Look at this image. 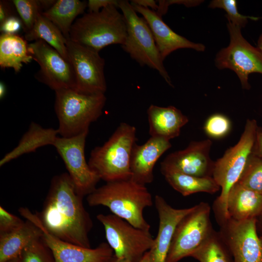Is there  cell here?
<instances>
[{
	"label": "cell",
	"mask_w": 262,
	"mask_h": 262,
	"mask_svg": "<svg viewBox=\"0 0 262 262\" xmlns=\"http://www.w3.org/2000/svg\"><path fill=\"white\" fill-rule=\"evenodd\" d=\"M83 198L68 174L63 173L52 178L42 210L36 213L51 234L66 242L90 248L89 234L93 223Z\"/></svg>",
	"instance_id": "cell-1"
},
{
	"label": "cell",
	"mask_w": 262,
	"mask_h": 262,
	"mask_svg": "<svg viewBox=\"0 0 262 262\" xmlns=\"http://www.w3.org/2000/svg\"><path fill=\"white\" fill-rule=\"evenodd\" d=\"M86 201L90 206H105L133 226L150 230L144 211L152 205L153 200L145 185L131 179L107 182L87 195Z\"/></svg>",
	"instance_id": "cell-2"
},
{
	"label": "cell",
	"mask_w": 262,
	"mask_h": 262,
	"mask_svg": "<svg viewBox=\"0 0 262 262\" xmlns=\"http://www.w3.org/2000/svg\"><path fill=\"white\" fill-rule=\"evenodd\" d=\"M258 127L256 120L247 119L237 143L214 162L212 177L221 189L214 204L218 222L229 218L227 209L228 195L232 187L238 181L252 153Z\"/></svg>",
	"instance_id": "cell-3"
},
{
	"label": "cell",
	"mask_w": 262,
	"mask_h": 262,
	"mask_svg": "<svg viewBox=\"0 0 262 262\" xmlns=\"http://www.w3.org/2000/svg\"><path fill=\"white\" fill-rule=\"evenodd\" d=\"M127 26L122 13L111 5L97 12H88L73 24L69 40L99 52L106 46L124 44Z\"/></svg>",
	"instance_id": "cell-4"
},
{
	"label": "cell",
	"mask_w": 262,
	"mask_h": 262,
	"mask_svg": "<svg viewBox=\"0 0 262 262\" xmlns=\"http://www.w3.org/2000/svg\"><path fill=\"white\" fill-rule=\"evenodd\" d=\"M134 126L121 123L102 146L91 152L88 164L100 180L106 182L130 179V159L136 143Z\"/></svg>",
	"instance_id": "cell-5"
},
{
	"label": "cell",
	"mask_w": 262,
	"mask_h": 262,
	"mask_svg": "<svg viewBox=\"0 0 262 262\" xmlns=\"http://www.w3.org/2000/svg\"><path fill=\"white\" fill-rule=\"evenodd\" d=\"M55 112L59 121V134L71 137L89 131L90 125L102 115L104 94L86 95L71 88L55 91Z\"/></svg>",
	"instance_id": "cell-6"
},
{
	"label": "cell",
	"mask_w": 262,
	"mask_h": 262,
	"mask_svg": "<svg viewBox=\"0 0 262 262\" xmlns=\"http://www.w3.org/2000/svg\"><path fill=\"white\" fill-rule=\"evenodd\" d=\"M118 8L124 16L127 26V36L122 45L123 49L141 66H147L157 70L172 86L152 32L146 20L137 15L128 0H119Z\"/></svg>",
	"instance_id": "cell-7"
},
{
	"label": "cell",
	"mask_w": 262,
	"mask_h": 262,
	"mask_svg": "<svg viewBox=\"0 0 262 262\" xmlns=\"http://www.w3.org/2000/svg\"><path fill=\"white\" fill-rule=\"evenodd\" d=\"M97 218L103 226L107 243L116 257L139 262L151 248L154 239L150 230L136 228L112 213H100Z\"/></svg>",
	"instance_id": "cell-8"
},
{
	"label": "cell",
	"mask_w": 262,
	"mask_h": 262,
	"mask_svg": "<svg viewBox=\"0 0 262 262\" xmlns=\"http://www.w3.org/2000/svg\"><path fill=\"white\" fill-rule=\"evenodd\" d=\"M211 208L205 202L194 206L175 229L165 262H178L191 256L211 235Z\"/></svg>",
	"instance_id": "cell-9"
},
{
	"label": "cell",
	"mask_w": 262,
	"mask_h": 262,
	"mask_svg": "<svg viewBox=\"0 0 262 262\" xmlns=\"http://www.w3.org/2000/svg\"><path fill=\"white\" fill-rule=\"evenodd\" d=\"M230 36L229 46L221 49L215 57V63L219 69L233 70L238 77L242 87L248 90L249 74H262V51L254 47L243 36L241 28L229 22L227 23Z\"/></svg>",
	"instance_id": "cell-10"
},
{
	"label": "cell",
	"mask_w": 262,
	"mask_h": 262,
	"mask_svg": "<svg viewBox=\"0 0 262 262\" xmlns=\"http://www.w3.org/2000/svg\"><path fill=\"white\" fill-rule=\"evenodd\" d=\"M66 46L75 76V90L86 95L104 94L107 89L104 72L105 60L99 52L69 39Z\"/></svg>",
	"instance_id": "cell-11"
},
{
	"label": "cell",
	"mask_w": 262,
	"mask_h": 262,
	"mask_svg": "<svg viewBox=\"0 0 262 262\" xmlns=\"http://www.w3.org/2000/svg\"><path fill=\"white\" fill-rule=\"evenodd\" d=\"M88 132L71 137L58 136L53 145L62 159L77 193L83 197L92 193L100 180L86 161L84 148Z\"/></svg>",
	"instance_id": "cell-12"
},
{
	"label": "cell",
	"mask_w": 262,
	"mask_h": 262,
	"mask_svg": "<svg viewBox=\"0 0 262 262\" xmlns=\"http://www.w3.org/2000/svg\"><path fill=\"white\" fill-rule=\"evenodd\" d=\"M28 48L33 59L40 67L34 75L37 80L55 91L63 89H75L73 68L55 49L42 40L29 44Z\"/></svg>",
	"instance_id": "cell-13"
},
{
	"label": "cell",
	"mask_w": 262,
	"mask_h": 262,
	"mask_svg": "<svg viewBox=\"0 0 262 262\" xmlns=\"http://www.w3.org/2000/svg\"><path fill=\"white\" fill-rule=\"evenodd\" d=\"M219 232L234 262H262V239L257 233V220L238 221L228 218L219 223Z\"/></svg>",
	"instance_id": "cell-14"
},
{
	"label": "cell",
	"mask_w": 262,
	"mask_h": 262,
	"mask_svg": "<svg viewBox=\"0 0 262 262\" xmlns=\"http://www.w3.org/2000/svg\"><path fill=\"white\" fill-rule=\"evenodd\" d=\"M20 214L36 225L54 256L55 262H108L114 252L107 243L95 248H87L63 241L49 233L42 225L37 213L25 207L18 209Z\"/></svg>",
	"instance_id": "cell-15"
},
{
	"label": "cell",
	"mask_w": 262,
	"mask_h": 262,
	"mask_svg": "<svg viewBox=\"0 0 262 262\" xmlns=\"http://www.w3.org/2000/svg\"><path fill=\"white\" fill-rule=\"evenodd\" d=\"M212 142L210 139L192 141L184 149L168 155L161 163L162 175L179 173L198 177H212L214 162L210 152Z\"/></svg>",
	"instance_id": "cell-16"
},
{
	"label": "cell",
	"mask_w": 262,
	"mask_h": 262,
	"mask_svg": "<svg viewBox=\"0 0 262 262\" xmlns=\"http://www.w3.org/2000/svg\"><path fill=\"white\" fill-rule=\"evenodd\" d=\"M154 204L158 214V233L149 250L150 262H165L173 236L179 222L194 208L176 209L162 196L157 195Z\"/></svg>",
	"instance_id": "cell-17"
},
{
	"label": "cell",
	"mask_w": 262,
	"mask_h": 262,
	"mask_svg": "<svg viewBox=\"0 0 262 262\" xmlns=\"http://www.w3.org/2000/svg\"><path fill=\"white\" fill-rule=\"evenodd\" d=\"M171 146L170 140L151 136L143 145H138L136 143L131 155V179L145 185L151 183L156 163Z\"/></svg>",
	"instance_id": "cell-18"
},
{
	"label": "cell",
	"mask_w": 262,
	"mask_h": 262,
	"mask_svg": "<svg viewBox=\"0 0 262 262\" xmlns=\"http://www.w3.org/2000/svg\"><path fill=\"white\" fill-rule=\"evenodd\" d=\"M131 5L148 23L164 61L173 51L180 49H191L198 51L205 50L203 44L193 42L174 32L156 11L136 5Z\"/></svg>",
	"instance_id": "cell-19"
},
{
	"label": "cell",
	"mask_w": 262,
	"mask_h": 262,
	"mask_svg": "<svg viewBox=\"0 0 262 262\" xmlns=\"http://www.w3.org/2000/svg\"><path fill=\"white\" fill-rule=\"evenodd\" d=\"M149 133L151 137L170 140L178 137L188 118L174 106L151 105L147 110Z\"/></svg>",
	"instance_id": "cell-20"
},
{
	"label": "cell",
	"mask_w": 262,
	"mask_h": 262,
	"mask_svg": "<svg viewBox=\"0 0 262 262\" xmlns=\"http://www.w3.org/2000/svg\"><path fill=\"white\" fill-rule=\"evenodd\" d=\"M227 209L229 218L232 220L257 219L262 213V195L237 182L229 192Z\"/></svg>",
	"instance_id": "cell-21"
},
{
	"label": "cell",
	"mask_w": 262,
	"mask_h": 262,
	"mask_svg": "<svg viewBox=\"0 0 262 262\" xmlns=\"http://www.w3.org/2000/svg\"><path fill=\"white\" fill-rule=\"evenodd\" d=\"M58 134V129L44 128L36 123H31L17 145L1 159L0 166L24 154L34 152L40 147L53 145Z\"/></svg>",
	"instance_id": "cell-22"
},
{
	"label": "cell",
	"mask_w": 262,
	"mask_h": 262,
	"mask_svg": "<svg viewBox=\"0 0 262 262\" xmlns=\"http://www.w3.org/2000/svg\"><path fill=\"white\" fill-rule=\"evenodd\" d=\"M42 236L40 229L28 220L14 230L0 233V262L17 257L31 242Z\"/></svg>",
	"instance_id": "cell-23"
},
{
	"label": "cell",
	"mask_w": 262,
	"mask_h": 262,
	"mask_svg": "<svg viewBox=\"0 0 262 262\" xmlns=\"http://www.w3.org/2000/svg\"><path fill=\"white\" fill-rule=\"evenodd\" d=\"M26 40L18 35L1 34L0 36V66L2 68H12L20 71L23 64L31 62Z\"/></svg>",
	"instance_id": "cell-24"
},
{
	"label": "cell",
	"mask_w": 262,
	"mask_h": 262,
	"mask_svg": "<svg viewBox=\"0 0 262 262\" xmlns=\"http://www.w3.org/2000/svg\"><path fill=\"white\" fill-rule=\"evenodd\" d=\"M87 2L79 0H57L42 14L61 31L66 39H69L71 27L76 17L84 13Z\"/></svg>",
	"instance_id": "cell-25"
},
{
	"label": "cell",
	"mask_w": 262,
	"mask_h": 262,
	"mask_svg": "<svg viewBox=\"0 0 262 262\" xmlns=\"http://www.w3.org/2000/svg\"><path fill=\"white\" fill-rule=\"evenodd\" d=\"M24 38L26 41H44L69 62L66 46L67 39L59 28L42 13L38 15L32 29L25 33Z\"/></svg>",
	"instance_id": "cell-26"
},
{
	"label": "cell",
	"mask_w": 262,
	"mask_h": 262,
	"mask_svg": "<svg viewBox=\"0 0 262 262\" xmlns=\"http://www.w3.org/2000/svg\"><path fill=\"white\" fill-rule=\"evenodd\" d=\"M163 175L168 184L183 196L199 192L214 194L220 189L212 177H198L175 172Z\"/></svg>",
	"instance_id": "cell-27"
},
{
	"label": "cell",
	"mask_w": 262,
	"mask_h": 262,
	"mask_svg": "<svg viewBox=\"0 0 262 262\" xmlns=\"http://www.w3.org/2000/svg\"><path fill=\"white\" fill-rule=\"evenodd\" d=\"M226 247L220 232L213 230L207 240L190 257L199 262H229Z\"/></svg>",
	"instance_id": "cell-28"
},
{
	"label": "cell",
	"mask_w": 262,
	"mask_h": 262,
	"mask_svg": "<svg viewBox=\"0 0 262 262\" xmlns=\"http://www.w3.org/2000/svg\"><path fill=\"white\" fill-rule=\"evenodd\" d=\"M237 183L262 195V158L252 153Z\"/></svg>",
	"instance_id": "cell-29"
},
{
	"label": "cell",
	"mask_w": 262,
	"mask_h": 262,
	"mask_svg": "<svg viewBox=\"0 0 262 262\" xmlns=\"http://www.w3.org/2000/svg\"><path fill=\"white\" fill-rule=\"evenodd\" d=\"M21 262H55L42 236L31 242L18 256Z\"/></svg>",
	"instance_id": "cell-30"
},
{
	"label": "cell",
	"mask_w": 262,
	"mask_h": 262,
	"mask_svg": "<svg viewBox=\"0 0 262 262\" xmlns=\"http://www.w3.org/2000/svg\"><path fill=\"white\" fill-rule=\"evenodd\" d=\"M13 3L23 25L25 33L34 25L38 15L43 12L38 0H13Z\"/></svg>",
	"instance_id": "cell-31"
},
{
	"label": "cell",
	"mask_w": 262,
	"mask_h": 262,
	"mask_svg": "<svg viewBox=\"0 0 262 262\" xmlns=\"http://www.w3.org/2000/svg\"><path fill=\"white\" fill-rule=\"evenodd\" d=\"M212 8H221L225 10L228 22L241 28L244 27L248 22V19L257 20L258 17L246 16L238 12L237 1L235 0H213L209 5Z\"/></svg>",
	"instance_id": "cell-32"
},
{
	"label": "cell",
	"mask_w": 262,
	"mask_h": 262,
	"mask_svg": "<svg viewBox=\"0 0 262 262\" xmlns=\"http://www.w3.org/2000/svg\"><path fill=\"white\" fill-rule=\"evenodd\" d=\"M206 134L213 139H221L227 136L230 132L231 123L225 115L215 114L210 116L204 125Z\"/></svg>",
	"instance_id": "cell-33"
},
{
	"label": "cell",
	"mask_w": 262,
	"mask_h": 262,
	"mask_svg": "<svg viewBox=\"0 0 262 262\" xmlns=\"http://www.w3.org/2000/svg\"><path fill=\"white\" fill-rule=\"evenodd\" d=\"M24 221L0 206V233L14 230L21 226Z\"/></svg>",
	"instance_id": "cell-34"
},
{
	"label": "cell",
	"mask_w": 262,
	"mask_h": 262,
	"mask_svg": "<svg viewBox=\"0 0 262 262\" xmlns=\"http://www.w3.org/2000/svg\"><path fill=\"white\" fill-rule=\"evenodd\" d=\"M21 29L23 30L22 22L16 16L9 17L0 25L1 34L17 35Z\"/></svg>",
	"instance_id": "cell-35"
},
{
	"label": "cell",
	"mask_w": 262,
	"mask_h": 262,
	"mask_svg": "<svg viewBox=\"0 0 262 262\" xmlns=\"http://www.w3.org/2000/svg\"><path fill=\"white\" fill-rule=\"evenodd\" d=\"M201 0H158V8L157 12L160 15H165L168 7L173 4H183L185 6L191 7L199 5L202 2Z\"/></svg>",
	"instance_id": "cell-36"
},
{
	"label": "cell",
	"mask_w": 262,
	"mask_h": 262,
	"mask_svg": "<svg viewBox=\"0 0 262 262\" xmlns=\"http://www.w3.org/2000/svg\"><path fill=\"white\" fill-rule=\"evenodd\" d=\"M119 0H89L87 2L88 12H97L109 5H113L118 8Z\"/></svg>",
	"instance_id": "cell-37"
},
{
	"label": "cell",
	"mask_w": 262,
	"mask_h": 262,
	"mask_svg": "<svg viewBox=\"0 0 262 262\" xmlns=\"http://www.w3.org/2000/svg\"><path fill=\"white\" fill-rule=\"evenodd\" d=\"M12 2L7 0H0V25L9 17L16 16Z\"/></svg>",
	"instance_id": "cell-38"
},
{
	"label": "cell",
	"mask_w": 262,
	"mask_h": 262,
	"mask_svg": "<svg viewBox=\"0 0 262 262\" xmlns=\"http://www.w3.org/2000/svg\"><path fill=\"white\" fill-rule=\"evenodd\" d=\"M252 153L262 158V128L258 126Z\"/></svg>",
	"instance_id": "cell-39"
},
{
	"label": "cell",
	"mask_w": 262,
	"mask_h": 262,
	"mask_svg": "<svg viewBox=\"0 0 262 262\" xmlns=\"http://www.w3.org/2000/svg\"><path fill=\"white\" fill-rule=\"evenodd\" d=\"M156 1L153 0H132L131 1V3L156 11L158 8Z\"/></svg>",
	"instance_id": "cell-40"
},
{
	"label": "cell",
	"mask_w": 262,
	"mask_h": 262,
	"mask_svg": "<svg viewBox=\"0 0 262 262\" xmlns=\"http://www.w3.org/2000/svg\"><path fill=\"white\" fill-rule=\"evenodd\" d=\"M6 88L4 83L0 82V98L2 99L5 95Z\"/></svg>",
	"instance_id": "cell-41"
},
{
	"label": "cell",
	"mask_w": 262,
	"mask_h": 262,
	"mask_svg": "<svg viewBox=\"0 0 262 262\" xmlns=\"http://www.w3.org/2000/svg\"><path fill=\"white\" fill-rule=\"evenodd\" d=\"M108 262H131V261L124 259H121L116 257L115 255L109 260Z\"/></svg>",
	"instance_id": "cell-42"
},
{
	"label": "cell",
	"mask_w": 262,
	"mask_h": 262,
	"mask_svg": "<svg viewBox=\"0 0 262 262\" xmlns=\"http://www.w3.org/2000/svg\"><path fill=\"white\" fill-rule=\"evenodd\" d=\"M149 251L144 255L139 262H150V253Z\"/></svg>",
	"instance_id": "cell-43"
},
{
	"label": "cell",
	"mask_w": 262,
	"mask_h": 262,
	"mask_svg": "<svg viewBox=\"0 0 262 262\" xmlns=\"http://www.w3.org/2000/svg\"><path fill=\"white\" fill-rule=\"evenodd\" d=\"M258 48L262 51V33L258 39Z\"/></svg>",
	"instance_id": "cell-44"
},
{
	"label": "cell",
	"mask_w": 262,
	"mask_h": 262,
	"mask_svg": "<svg viewBox=\"0 0 262 262\" xmlns=\"http://www.w3.org/2000/svg\"><path fill=\"white\" fill-rule=\"evenodd\" d=\"M257 225H259L261 227V228L262 230V213L261 215L257 218Z\"/></svg>",
	"instance_id": "cell-45"
},
{
	"label": "cell",
	"mask_w": 262,
	"mask_h": 262,
	"mask_svg": "<svg viewBox=\"0 0 262 262\" xmlns=\"http://www.w3.org/2000/svg\"><path fill=\"white\" fill-rule=\"evenodd\" d=\"M7 262H21L19 258L18 257L15 258L14 259H12L11 260H10L9 261H7Z\"/></svg>",
	"instance_id": "cell-46"
}]
</instances>
